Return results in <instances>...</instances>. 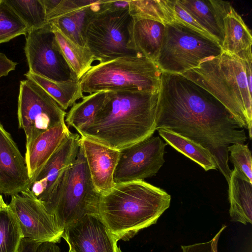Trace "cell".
Masks as SVG:
<instances>
[{
  "mask_svg": "<svg viewBox=\"0 0 252 252\" xmlns=\"http://www.w3.org/2000/svg\"><path fill=\"white\" fill-rule=\"evenodd\" d=\"M158 130L167 144L198 164L205 171L217 169L212 155L200 144L166 128H160Z\"/></svg>",
  "mask_w": 252,
  "mask_h": 252,
  "instance_id": "21",
  "label": "cell"
},
{
  "mask_svg": "<svg viewBox=\"0 0 252 252\" xmlns=\"http://www.w3.org/2000/svg\"><path fill=\"white\" fill-rule=\"evenodd\" d=\"M100 195L93 184L80 146L76 159L64 170L42 203L64 231L87 215L98 216Z\"/></svg>",
  "mask_w": 252,
  "mask_h": 252,
  "instance_id": "5",
  "label": "cell"
},
{
  "mask_svg": "<svg viewBox=\"0 0 252 252\" xmlns=\"http://www.w3.org/2000/svg\"><path fill=\"white\" fill-rule=\"evenodd\" d=\"M62 238L71 252H122L118 240L98 216H85L66 228Z\"/></svg>",
  "mask_w": 252,
  "mask_h": 252,
  "instance_id": "13",
  "label": "cell"
},
{
  "mask_svg": "<svg viewBox=\"0 0 252 252\" xmlns=\"http://www.w3.org/2000/svg\"><path fill=\"white\" fill-rule=\"evenodd\" d=\"M224 27L223 51L237 55L252 47L251 32L232 6L224 19Z\"/></svg>",
  "mask_w": 252,
  "mask_h": 252,
  "instance_id": "22",
  "label": "cell"
},
{
  "mask_svg": "<svg viewBox=\"0 0 252 252\" xmlns=\"http://www.w3.org/2000/svg\"><path fill=\"white\" fill-rule=\"evenodd\" d=\"M170 201L165 190L144 181L116 184L101 194L98 214L118 240L127 241L155 224Z\"/></svg>",
  "mask_w": 252,
  "mask_h": 252,
  "instance_id": "3",
  "label": "cell"
},
{
  "mask_svg": "<svg viewBox=\"0 0 252 252\" xmlns=\"http://www.w3.org/2000/svg\"><path fill=\"white\" fill-rule=\"evenodd\" d=\"M49 23L56 26L64 35L75 43L83 47H87L84 37L70 16L60 17Z\"/></svg>",
  "mask_w": 252,
  "mask_h": 252,
  "instance_id": "31",
  "label": "cell"
},
{
  "mask_svg": "<svg viewBox=\"0 0 252 252\" xmlns=\"http://www.w3.org/2000/svg\"><path fill=\"white\" fill-rule=\"evenodd\" d=\"M174 8L175 14V21L181 23L190 29L204 35L205 36L216 40L178 3L177 0L174 1Z\"/></svg>",
  "mask_w": 252,
  "mask_h": 252,
  "instance_id": "33",
  "label": "cell"
},
{
  "mask_svg": "<svg viewBox=\"0 0 252 252\" xmlns=\"http://www.w3.org/2000/svg\"><path fill=\"white\" fill-rule=\"evenodd\" d=\"M107 92H98L84 96L66 114L65 122L77 131L90 123L103 105Z\"/></svg>",
  "mask_w": 252,
  "mask_h": 252,
  "instance_id": "26",
  "label": "cell"
},
{
  "mask_svg": "<svg viewBox=\"0 0 252 252\" xmlns=\"http://www.w3.org/2000/svg\"><path fill=\"white\" fill-rule=\"evenodd\" d=\"M167 144L153 135L121 150L114 174L115 183L144 181L155 176L165 162Z\"/></svg>",
  "mask_w": 252,
  "mask_h": 252,
  "instance_id": "11",
  "label": "cell"
},
{
  "mask_svg": "<svg viewBox=\"0 0 252 252\" xmlns=\"http://www.w3.org/2000/svg\"><path fill=\"white\" fill-rule=\"evenodd\" d=\"M70 132L66 124L57 126L40 134L26 147L25 160L30 182Z\"/></svg>",
  "mask_w": 252,
  "mask_h": 252,
  "instance_id": "19",
  "label": "cell"
},
{
  "mask_svg": "<svg viewBox=\"0 0 252 252\" xmlns=\"http://www.w3.org/2000/svg\"><path fill=\"white\" fill-rule=\"evenodd\" d=\"M162 71L142 55L118 58L94 65L80 80L83 93L158 92Z\"/></svg>",
  "mask_w": 252,
  "mask_h": 252,
  "instance_id": "6",
  "label": "cell"
},
{
  "mask_svg": "<svg viewBox=\"0 0 252 252\" xmlns=\"http://www.w3.org/2000/svg\"><path fill=\"white\" fill-rule=\"evenodd\" d=\"M50 24L64 58L76 78L80 80L92 67V64L95 61L93 55L87 47L75 43L56 26Z\"/></svg>",
  "mask_w": 252,
  "mask_h": 252,
  "instance_id": "23",
  "label": "cell"
},
{
  "mask_svg": "<svg viewBox=\"0 0 252 252\" xmlns=\"http://www.w3.org/2000/svg\"><path fill=\"white\" fill-rule=\"evenodd\" d=\"M226 227L225 225H223L210 241L188 246H182L183 252H218L219 239L221 232Z\"/></svg>",
  "mask_w": 252,
  "mask_h": 252,
  "instance_id": "34",
  "label": "cell"
},
{
  "mask_svg": "<svg viewBox=\"0 0 252 252\" xmlns=\"http://www.w3.org/2000/svg\"><path fill=\"white\" fill-rule=\"evenodd\" d=\"M24 75L27 79H32L43 88L64 111L72 106L77 100L84 97L79 80L54 82L34 74L29 71Z\"/></svg>",
  "mask_w": 252,
  "mask_h": 252,
  "instance_id": "24",
  "label": "cell"
},
{
  "mask_svg": "<svg viewBox=\"0 0 252 252\" xmlns=\"http://www.w3.org/2000/svg\"><path fill=\"white\" fill-rule=\"evenodd\" d=\"M17 63L9 59L6 55L0 52V78L7 76L15 69Z\"/></svg>",
  "mask_w": 252,
  "mask_h": 252,
  "instance_id": "36",
  "label": "cell"
},
{
  "mask_svg": "<svg viewBox=\"0 0 252 252\" xmlns=\"http://www.w3.org/2000/svg\"><path fill=\"white\" fill-rule=\"evenodd\" d=\"M8 205L19 222L24 239L36 243L60 242L63 231L30 189L11 196Z\"/></svg>",
  "mask_w": 252,
  "mask_h": 252,
  "instance_id": "12",
  "label": "cell"
},
{
  "mask_svg": "<svg viewBox=\"0 0 252 252\" xmlns=\"http://www.w3.org/2000/svg\"><path fill=\"white\" fill-rule=\"evenodd\" d=\"M66 113L43 88L30 79L20 81L18 103L19 127L24 130L26 147L38 135L65 125Z\"/></svg>",
  "mask_w": 252,
  "mask_h": 252,
  "instance_id": "9",
  "label": "cell"
},
{
  "mask_svg": "<svg viewBox=\"0 0 252 252\" xmlns=\"http://www.w3.org/2000/svg\"><path fill=\"white\" fill-rule=\"evenodd\" d=\"M39 243L23 238L21 243L19 252H34Z\"/></svg>",
  "mask_w": 252,
  "mask_h": 252,
  "instance_id": "39",
  "label": "cell"
},
{
  "mask_svg": "<svg viewBox=\"0 0 252 252\" xmlns=\"http://www.w3.org/2000/svg\"><path fill=\"white\" fill-rule=\"evenodd\" d=\"M25 158L0 123V194L12 196L29 189Z\"/></svg>",
  "mask_w": 252,
  "mask_h": 252,
  "instance_id": "15",
  "label": "cell"
},
{
  "mask_svg": "<svg viewBox=\"0 0 252 252\" xmlns=\"http://www.w3.org/2000/svg\"><path fill=\"white\" fill-rule=\"evenodd\" d=\"M28 32L25 23L8 3L0 0V44Z\"/></svg>",
  "mask_w": 252,
  "mask_h": 252,
  "instance_id": "29",
  "label": "cell"
},
{
  "mask_svg": "<svg viewBox=\"0 0 252 252\" xmlns=\"http://www.w3.org/2000/svg\"><path fill=\"white\" fill-rule=\"evenodd\" d=\"M80 146L96 189L100 194L109 192L116 185L114 174L120 151L81 136Z\"/></svg>",
  "mask_w": 252,
  "mask_h": 252,
  "instance_id": "16",
  "label": "cell"
},
{
  "mask_svg": "<svg viewBox=\"0 0 252 252\" xmlns=\"http://www.w3.org/2000/svg\"><path fill=\"white\" fill-rule=\"evenodd\" d=\"M26 24L28 32L44 27L48 22L41 0H6Z\"/></svg>",
  "mask_w": 252,
  "mask_h": 252,
  "instance_id": "28",
  "label": "cell"
},
{
  "mask_svg": "<svg viewBox=\"0 0 252 252\" xmlns=\"http://www.w3.org/2000/svg\"><path fill=\"white\" fill-rule=\"evenodd\" d=\"M81 136L70 132L30 182L29 189L42 203L48 198L64 170L76 159Z\"/></svg>",
  "mask_w": 252,
  "mask_h": 252,
  "instance_id": "14",
  "label": "cell"
},
{
  "mask_svg": "<svg viewBox=\"0 0 252 252\" xmlns=\"http://www.w3.org/2000/svg\"><path fill=\"white\" fill-rule=\"evenodd\" d=\"M215 39L174 21L165 25L156 63L162 72L182 74L201 62L222 53Z\"/></svg>",
  "mask_w": 252,
  "mask_h": 252,
  "instance_id": "7",
  "label": "cell"
},
{
  "mask_svg": "<svg viewBox=\"0 0 252 252\" xmlns=\"http://www.w3.org/2000/svg\"><path fill=\"white\" fill-rule=\"evenodd\" d=\"M132 20L128 8L105 10L91 19L86 29L85 38L95 60L103 63L141 55L128 47Z\"/></svg>",
  "mask_w": 252,
  "mask_h": 252,
  "instance_id": "8",
  "label": "cell"
},
{
  "mask_svg": "<svg viewBox=\"0 0 252 252\" xmlns=\"http://www.w3.org/2000/svg\"><path fill=\"white\" fill-rule=\"evenodd\" d=\"M24 50L30 72L54 82L77 79L64 58L50 23L28 32Z\"/></svg>",
  "mask_w": 252,
  "mask_h": 252,
  "instance_id": "10",
  "label": "cell"
},
{
  "mask_svg": "<svg viewBox=\"0 0 252 252\" xmlns=\"http://www.w3.org/2000/svg\"><path fill=\"white\" fill-rule=\"evenodd\" d=\"M166 128L207 149L228 183L231 170L228 147L244 143V128L207 90L181 74L162 72L156 130Z\"/></svg>",
  "mask_w": 252,
  "mask_h": 252,
  "instance_id": "1",
  "label": "cell"
},
{
  "mask_svg": "<svg viewBox=\"0 0 252 252\" xmlns=\"http://www.w3.org/2000/svg\"><path fill=\"white\" fill-rule=\"evenodd\" d=\"M214 96L252 137V99L242 60L223 51L183 73Z\"/></svg>",
  "mask_w": 252,
  "mask_h": 252,
  "instance_id": "4",
  "label": "cell"
},
{
  "mask_svg": "<svg viewBox=\"0 0 252 252\" xmlns=\"http://www.w3.org/2000/svg\"><path fill=\"white\" fill-rule=\"evenodd\" d=\"M23 236L8 205L0 209V252H19Z\"/></svg>",
  "mask_w": 252,
  "mask_h": 252,
  "instance_id": "27",
  "label": "cell"
},
{
  "mask_svg": "<svg viewBox=\"0 0 252 252\" xmlns=\"http://www.w3.org/2000/svg\"><path fill=\"white\" fill-rule=\"evenodd\" d=\"M68 252H70V251H68Z\"/></svg>",
  "mask_w": 252,
  "mask_h": 252,
  "instance_id": "41",
  "label": "cell"
},
{
  "mask_svg": "<svg viewBox=\"0 0 252 252\" xmlns=\"http://www.w3.org/2000/svg\"><path fill=\"white\" fill-rule=\"evenodd\" d=\"M174 1L129 0L128 11L133 18L153 20L166 25L175 20Z\"/></svg>",
  "mask_w": 252,
  "mask_h": 252,
  "instance_id": "25",
  "label": "cell"
},
{
  "mask_svg": "<svg viewBox=\"0 0 252 252\" xmlns=\"http://www.w3.org/2000/svg\"><path fill=\"white\" fill-rule=\"evenodd\" d=\"M228 184L231 221L244 224L251 223L252 183L241 172L234 168Z\"/></svg>",
  "mask_w": 252,
  "mask_h": 252,
  "instance_id": "20",
  "label": "cell"
},
{
  "mask_svg": "<svg viewBox=\"0 0 252 252\" xmlns=\"http://www.w3.org/2000/svg\"><path fill=\"white\" fill-rule=\"evenodd\" d=\"M158 92H107L101 109L77 132L121 151L153 135L156 130Z\"/></svg>",
  "mask_w": 252,
  "mask_h": 252,
  "instance_id": "2",
  "label": "cell"
},
{
  "mask_svg": "<svg viewBox=\"0 0 252 252\" xmlns=\"http://www.w3.org/2000/svg\"><path fill=\"white\" fill-rule=\"evenodd\" d=\"M106 10H117L128 8L129 0H105Z\"/></svg>",
  "mask_w": 252,
  "mask_h": 252,
  "instance_id": "37",
  "label": "cell"
},
{
  "mask_svg": "<svg viewBox=\"0 0 252 252\" xmlns=\"http://www.w3.org/2000/svg\"><path fill=\"white\" fill-rule=\"evenodd\" d=\"M165 26L153 20L132 17L128 48L156 63L161 46Z\"/></svg>",
  "mask_w": 252,
  "mask_h": 252,
  "instance_id": "18",
  "label": "cell"
},
{
  "mask_svg": "<svg viewBox=\"0 0 252 252\" xmlns=\"http://www.w3.org/2000/svg\"><path fill=\"white\" fill-rule=\"evenodd\" d=\"M7 206L3 200L2 195L0 194V209L5 207Z\"/></svg>",
  "mask_w": 252,
  "mask_h": 252,
  "instance_id": "40",
  "label": "cell"
},
{
  "mask_svg": "<svg viewBox=\"0 0 252 252\" xmlns=\"http://www.w3.org/2000/svg\"><path fill=\"white\" fill-rule=\"evenodd\" d=\"M34 252H62L55 243L43 242L39 243Z\"/></svg>",
  "mask_w": 252,
  "mask_h": 252,
  "instance_id": "38",
  "label": "cell"
},
{
  "mask_svg": "<svg viewBox=\"0 0 252 252\" xmlns=\"http://www.w3.org/2000/svg\"><path fill=\"white\" fill-rule=\"evenodd\" d=\"M178 3L220 45L224 39V19L232 7L220 0H177Z\"/></svg>",
  "mask_w": 252,
  "mask_h": 252,
  "instance_id": "17",
  "label": "cell"
},
{
  "mask_svg": "<svg viewBox=\"0 0 252 252\" xmlns=\"http://www.w3.org/2000/svg\"><path fill=\"white\" fill-rule=\"evenodd\" d=\"M238 56L243 62L248 86L250 92L252 93V55L251 47L238 53Z\"/></svg>",
  "mask_w": 252,
  "mask_h": 252,
  "instance_id": "35",
  "label": "cell"
},
{
  "mask_svg": "<svg viewBox=\"0 0 252 252\" xmlns=\"http://www.w3.org/2000/svg\"><path fill=\"white\" fill-rule=\"evenodd\" d=\"M229 158L236 168L244 175L252 183V154L248 145L233 144L228 147Z\"/></svg>",
  "mask_w": 252,
  "mask_h": 252,
  "instance_id": "30",
  "label": "cell"
},
{
  "mask_svg": "<svg viewBox=\"0 0 252 252\" xmlns=\"http://www.w3.org/2000/svg\"><path fill=\"white\" fill-rule=\"evenodd\" d=\"M93 0H59L52 11L46 16L49 23L54 20L66 16L72 12L90 4Z\"/></svg>",
  "mask_w": 252,
  "mask_h": 252,
  "instance_id": "32",
  "label": "cell"
}]
</instances>
